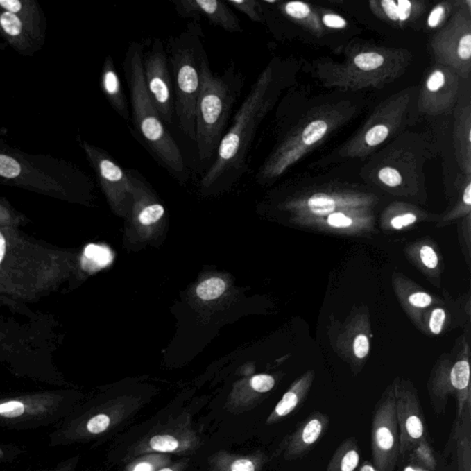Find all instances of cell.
Segmentation results:
<instances>
[{
  "label": "cell",
  "mask_w": 471,
  "mask_h": 471,
  "mask_svg": "<svg viewBox=\"0 0 471 471\" xmlns=\"http://www.w3.org/2000/svg\"><path fill=\"white\" fill-rule=\"evenodd\" d=\"M284 10H286L287 15L295 19H304L310 14L309 6L300 1L287 3L286 7H284Z\"/></svg>",
  "instance_id": "obj_27"
},
{
  "label": "cell",
  "mask_w": 471,
  "mask_h": 471,
  "mask_svg": "<svg viewBox=\"0 0 471 471\" xmlns=\"http://www.w3.org/2000/svg\"><path fill=\"white\" fill-rule=\"evenodd\" d=\"M175 11L183 19H207L211 24L221 28L225 32H243L241 22L225 1L220 0H178L173 1Z\"/></svg>",
  "instance_id": "obj_8"
},
{
  "label": "cell",
  "mask_w": 471,
  "mask_h": 471,
  "mask_svg": "<svg viewBox=\"0 0 471 471\" xmlns=\"http://www.w3.org/2000/svg\"><path fill=\"white\" fill-rule=\"evenodd\" d=\"M377 444L383 449L388 450L393 447L394 438L391 430L386 427H380L377 431Z\"/></svg>",
  "instance_id": "obj_30"
},
{
  "label": "cell",
  "mask_w": 471,
  "mask_h": 471,
  "mask_svg": "<svg viewBox=\"0 0 471 471\" xmlns=\"http://www.w3.org/2000/svg\"><path fill=\"white\" fill-rule=\"evenodd\" d=\"M143 75L146 89L165 126H171L175 117L173 83L164 44L160 38L144 48Z\"/></svg>",
  "instance_id": "obj_7"
},
{
  "label": "cell",
  "mask_w": 471,
  "mask_h": 471,
  "mask_svg": "<svg viewBox=\"0 0 471 471\" xmlns=\"http://www.w3.org/2000/svg\"><path fill=\"white\" fill-rule=\"evenodd\" d=\"M445 84V76L441 71L434 72L427 81V87L430 92H437Z\"/></svg>",
  "instance_id": "obj_39"
},
{
  "label": "cell",
  "mask_w": 471,
  "mask_h": 471,
  "mask_svg": "<svg viewBox=\"0 0 471 471\" xmlns=\"http://www.w3.org/2000/svg\"><path fill=\"white\" fill-rule=\"evenodd\" d=\"M309 207L313 213L318 216H325L334 212L336 205L332 197L324 194H317L310 197Z\"/></svg>",
  "instance_id": "obj_13"
},
{
  "label": "cell",
  "mask_w": 471,
  "mask_h": 471,
  "mask_svg": "<svg viewBox=\"0 0 471 471\" xmlns=\"http://www.w3.org/2000/svg\"><path fill=\"white\" fill-rule=\"evenodd\" d=\"M250 386L255 391L264 393L275 386V379L269 375H257L250 380Z\"/></svg>",
  "instance_id": "obj_28"
},
{
  "label": "cell",
  "mask_w": 471,
  "mask_h": 471,
  "mask_svg": "<svg viewBox=\"0 0 471 471\" xmlns=\"http://www.w3.org/2000/svg\"><path fill=\"white\" fill-rule=\"evenodd\" d=\"M405 471H416V470L411 469V468H407V469H406Z\"/></svg>",
  "instance_id": "obj_52"
},
{
  "label": "cell",
  "mask_w": 471,
  "mask_h": 471,
  "mask_svg": "<svg viewBox=\"0 0 471 471\" xmlns=\"http://www.w3.org/2000/svg\"><path fill=\"white\" fill-rule=\"evenodd\" d=\"M421 259L425 266L431 268V269L436 268L437 264H438V259H437L436 253L429 246H424L422 248Z\"/></svg>",
  "instance_id": "obj_34"
},
{
  "label": "cell",
  "mask_w": 471,
  "mask_h": 471,
  "mask_svg": "<svg viewBox=\"0 0 471 471\" xmlns=\"http://www.w3.org/2000/svg\"><path fill=\"white\" fill-rule=\"evenodd\" d=\"M458 53L459 58L467 60L471 55V35L470 33L463 36L459 43Z\"/></svg>",
  "instance_id": "obj_38"
},
{
  "label": "cell",
  "mask_w": 471,
  "mask_h": 471,
  "mask_svg": "<svg viewBox=\"0 0 471 471\" xmlns=\"http://www.w3.org/2000/svg\"><path fill=\"white\" fill-rule=\"evenodd\" d=\"M66 391L30 392L0 397V428L29 430L58 425L71 413Z\"/></svg>",
  "instance_id": "obj_6"
},
{
  "label": "cell",
  "mask_w": 471,
  "mask_h": 471,
  "mask_svg": "<svg viewBox=\"0 0 471 471\" xmlns=\"http://www.w3.org/2000/svg\"><path fill=\"white\" fill-rule=\"evenodd\" d=\"M225 283L221 278H210L200 284L196 294L203 300H214L225 292Z\"/></svg>",
  "instance_id": "obj_11"
},
{
  "label": "cell",
  "mask_w": 471,
  "mask_h": 471,
  "mask_svg": "<svg viewBox=\"0 0 471 471\" xmlns=\"http://www.w3.org/2000/svg\"><path fill=\"white\" fill-rule=\"evenodd\" d=\"M24 453L22 448L12 445H4L0 443V464H8L15 461Z\"/></svg>",
  "instance_id": "obj_26"
},
{
  "label": "cell",
  "mask_w": 471,
  "mask_h": 471,
  "mask_svg": "<svg viewBox=\"0 0 471 471\" xmlns=\"http://www.w3.org/2000/svg\"><path fill=\"white\" fill-rule=\"evenodd\" d=\"M444 14L445 8H443L442 6H439V7L434 8V10L431 11L430 16H429L428 19L429 26L431 28L436 27L437 25L440 24V22H441V19H443V16H444Z\"/></svg>",
  "instance_id": "obj_46"
},
{
  "label": "cell",
  "mask_w": 471,
  "mask_h": 471,
  "mask_svg": "<svg viewBox=\"0 0 471 471\" xmlns=\"http://www.w3.org/2000/svg\"><path fill=\"white\" fill-rule=\"evenodd\" d=\"M410 303L416 307H425L431 304V298L430 296L425 294V293H416L411 295L410 298Z\"/></svg>",
  "instance_id": "obj_42"
},
{
  "label": "cell",
  "mask_w": 471,
  "mask_h": 471,
  "mask_svg": "<svg viewBox=\"0 0 471 471\" xmlns=\"http://www.w3.org/2000/svg\"><path fill=\"white\" fill-rule=\"evenodd\" d=\"M389 130L385 126H376L366 135V142L368 146H375L382 144L388 137Z\"/></svg>",
  "instance_id": "obj_24"
},
{
  "label": "cell",
  "mask_w": 471,
  "mask_h": 471,
  "mask_svg": "<svg viewBox=\"0 0 471 471\" xmlns=\"http://www.w3.org/2000/svg\"><path fill=\"white\" fill-rule=\"evenodd\" d=\"M382 5L389 19H392V21H397L399 19L396 2L393 1V0H383Z\"/></svg>",
  "instance_id": "obj_45"
},
{
  "label": "cell",
  "mask_w": 471,
  "mask_h": 471,
  "mask_svg": "<svg viewBox=\"0 0 471 471\" xmlns=\"http://www.w3.org/2000/svg\"><path fill=\"white\" fill-rule=\"evenodd\" d=\"M323 22L326 26L334 28V29H343L346 26L345 19L335 14H327L323 17Z\"/></svg>",
  "instance_id": "obj_40"
},
{
  "label": "cell",
  "mask_w": 471,
  "mask_h": 471,
  "mask_svg": "<svg viewBox=\"0 0 471 471\" xmlns=\"http://www.w3.org/2000/svg\"><path fill=\"white\" fill-rule=\"evenodd\" d=\"M270 81L269 73H264L234 115L232 123L217 148L216 159L203 177L204 188L225 189L246 171L253 137L269 101Z\"/></svg>",
  "instance_id": "obj_3"
},
{
  "label": "cell",
  "mask_w": 471,
  "mask_h": 471,
  "mask_svg": "<svg viewBox=\"0 0 471 471\" xmlns=\"http://www.w3.org/2000/svg\"><path fill=\"white\" fill-rule=\"evenodd\" d=\"M230 8H235L239 12L249 17L253 22H261L259 6L255 0H227L225 1Z\"/></svg>",
  "instance_id": "obj_14"
},
{
  "label": "cell",
  "mask_w": 471,
  "mask_h": 471,
  "mask_svg": "<svg viewBox=\"0 0 471 471\" xmlns=\"http://www.w3.org/2000/svg\"><path fill=\"white\" fill-rule=\"evenodd\" d=\"M21 343L18 336L11 332L10 328L0 320V351L16 352L17 350H22L19 348Z\"/></svg>",
  "instance_id": "obj_18"
},
{
  "label": "cell",
  "mask_w": 471,
  "mask_h": 471,
  "mask_svg": "<svg viewBox=\"0 0 471 471\" xmlns=\"http://www.w3.org/2000/svg\"><path fill=\"white\" fill-rule=\"evenodd\" d=\"M384 63V58L377 53H363L355 56V66L363 70V71H371L379 69Z\"/></svg>",
  "instance_id": "obj_17"
},
{
  "label": "cell",
  "mask_w": 471,
  "mask_h": 471,
  "mask_svg": "<svg viewBox=\"0 0 471 471\" xmlns=\"http://www.w3.org/2000/svg\"><path fill=\"white\" fill-rule=\"evenodd\" d=\"M328 126L323 120L314 121L304 129L302 140L307 146L313 145L325 135Z\"/></svg>",
  "instance_id": "obj_15"
},
{
  "label": "cell",
  "mask_w": 471,
  "mask_h": 471,
  "mask_svg": "<svg viewBox=\"0 0 471 471\" xmlns=\"http://www.w3.org/2000/svg\"><path fill=\"white\" fill-rule=\"evenodd\" d=\"M76 466H77V459H69V461L61 462V463H59L58 466L53 468V469L44 471H73Z\"/></svg>",
  "instance_id": "obj_48"
},
{
  "label": "cell",
  "mask_w": 471,
  "mask_h": 471,
  "mask_svg": "<svg viewBox=\"0 0 471 471\" xmlns=\"http://www.w3.org/2000/svg\"><path fill=\"white\" fill-rule=\"evenodd\" d=\"M397 16L400 21L404 22L410 17L411 3L408 0H399L397 4Z\"/></svg>",
  "instance_id": "obj_44"
},
{
  "label": "cell",
  "mask_w": 471,
  "mask_h": 471,
  "mask_svg": "<svg viewBox=\"0 0 471 471\" xmlns=\"http://www.w3.org/2000/svg\"><path fill=\"white\" fill-rule=\"evenodd\" d=\"M354 351L358 358H363L369 352V341L365 335H358L354 340Z\"/></svg>",
  "instance_id": "obj_33"
},
{
  "label": "cell",
  "mask_w": 471,
  "mask_h": 471,
  "mask_svg": "<svg viewBox=\"0 0 471 471\" xmlns=\"http://www.w3.org/2000/svg\"><path fill=\"white\" fill-rule=\"evenodd\" d=\"M445 313L441 309L434 310L430 320V329L434 334H439L444 324Z\"/></svg>",
  "instance_id": "obj_32"
},
{
  "label": "cell",
  "mask_w": 471,
  "mask_h": 471,
  "mask_svg": "<svg viewBox=\"0 0 471 471\" xmlns=\"http://www.w3.org/2000/svg\"><path fill=\"white\" fill-rule=\"evenodd\" d=\"M93 160L101 182L112 196L123 197L132 191L128 170L121 167L108 154L93 151Z\"/></svg>",
  "instance_id": "obj_9"
},
{
  "label": "cell",
  "mask_w": 471,
  "mask_h": 471,
  "mask_svg": "<svg viewBox=\"0 0 471 471\" xmlns=\"http://www.w3.org/2000/svg\"><path fill=\"white\" fill-rule=\"evenodd\" d=\"M146 458L139 462H137L135 466H132L130 471H155L156 468L159 466V458Z\"/></svg>",
  "instance_id": "obj_36"
},
{
  "label": "cell",
  "mask_w": 471,
  "mask_h": 471,
  "mask_svg": "<svg viewBox=\"0 0 471 471\" xmlns=\"http://www.w3.org/2000/svg\"><path fill=\"white\" fill-rule=\"evenodd\" d=\"M86 256L87 258L93 259L96 269L105 267L111 264L112 261V252H110L109 249L104 247L95 246V245H92V246L87 248Z\"/></svg>",
  "instance_id": "obj_20"
},
{
  "label": "cell",
  "mask_w": 471,
  "mask_h": 471,
  "mask_svg": "<svg viewBox=\"0 0 471 471\" xmlns=\"http://www.w3.org/2000/svg\"><path fill=\"white\" fill-rule=\"evenodd\" d=\"M180 441L171 434H157L149 440L151 450L160 453L175 452L180 448Z\"/></svg>",
  "instance_id": "obj_12"
},
{
  "label": "cell",
  "mask_w": 471,
  "mask_h": 471,
  "mask_svg": "<svg viewBox=\"0 0 471 471\" xmlns=\"http://www.w3.org/2000/svg\"><path fill=\"white\" fill-rule=\"evenodd\" d=\"M358 462H359V455H358L357 451H349L343 456L341 469H342V471H352L357 467Z\"/></svg>",
  "instance_id": "obj_35"
},
{
  "label": "cell",
  "mask_w": 471,
  "mask_h": 471,
  "mask_svg": "<svg viewBox=\"0 0 471 471\" xmlns=\"http://www.w3.org/2000/svg\"><path fill=\"white\" fill-rule=\"evenodd\" d=\"M144 48L142 44L132 42L123 63L131 101L132 132L164 170L182 180L188 173L182 152L166 128L144 80Z\"/></svg>",
  "instance_id": "obj_2"
},
{
  "label": "cell",
  "mask_w": 471,
  "mask_h": 471,
  "mask_svg": "<svg viewBox=\"0 0 471 471\" xmlns=\"http://www.w3.org/2000/svg\"><path fill=\"white\" fill-rule=\"evenodd\" d=\"M243 85V74L235 64L231 63L222 73L213 72L209 61L205 64L196 109L194 138L201 162L216 157Z\"/></svg>",
  "instance_id": "obj_5"
},
{
  "label": "cell",
  "mask_w": 471,
  "mask_h": 471,
  "mask_svg": "<svg viewBox=\"0 0 471 471\" xmlns=\"http://www.w3.org/2000/svg\"><path fill=\"white\" fill-rule=\"evenodd\" d=\"M328 223L332 227L343 228L350 227L352 221L350 217L344 216L342 213H334L329 214Z\"/></svg>",
  "instance_id": "obj_37"
},
{
  "label": "cell",
  "mask_w": 471,
  "mask_h": 471,
  "mask_svg": "<svg viewBox=\"0 0 471 471\" xmlns=\"http://www.w3.org/2000/svg\"><path fill=\"white\" fill-rule=\"evenodd\" d=\"M165 213L164 207L159 203H151L140 211L138 219L141 224L149 225L159 221Z\"/></svg>",
  "instance_id": "obj_19"
},
{
  "label": "cell",
  "mask_w": 471,
  "mask_h": 471,
  "mask_svg": "<svg viewBox=\"0 0 471 471\" xmlns=\"http://www.w3.org/2000/svg\"><path fill=\"white\" fill-rule=\"evenodd\" d=\"M361 471H375V470L373 467L370 466V465H366V466L362 468Z\"/></svg>",
  "instance_id": "obj_50"
},
{
  "label": "cell",
  "mask_w": 471,
  "mask_h": 471,
  "mask_svg": "<svg viewBox=\"0 0 471 471\" xmlns=\"http://www.w3.org/2000/svg\"><path fill=\"white\" fill-rule=\"evenodd\" d=\"M0 6L6 8L8 12L15 14L21 10L22 3L19 0H0Z\"/></svg>",
  "instance_id": "obj_47"
},
{
  "label": "cell",
  "mask_w": 471,
  "mask_h": 471,
  "mask_svg": "<svg viewBox=\"0 0 471 471\" xmlns=\"http://www.w3.org/2000/svg\"><path fill=\"white\" fill-rule=\"evenodd\" d=\"M205 35L199 22H189L180 35L168 39V55L175 96V118L180 131L194 142L196 109L208 60Z\"/></svg>",
  "instance_id": "obj_4"
},
{
  "label": "cell",
  "mask_w": 471,
  "mask_h": 471,
  "mask_svg": "<svg viewBox=\"0 0 471 471\" xmlns=\"http://www.w3.org/2000/svg\"><path fill=\"white\" fill-rule=\"evenodd\" d=\"M230 471H255V465L250 459H237L231 464Z\"/></svg>",
  "instance_id": "obj_43"
},
{
  "label": "cell",
  "mask_w": 471,
  "mask_h": 471,
  "mask_svg": "<svg viewBox=\"0 0 471 471\" xmlns=\"http://www.w3.org/2000/svg\"><path fill=\"white\" fill-rule=\"evenodd\" d=\"M103 89L108 98L110 103L117 114L125 121L130 120V110L128 99L119 75L115 69L114 59L111 56L106 58L103 72Z\"/></svg>",
  "instance_id": "obj_10"
},
{
  "label": "cell",
  "mask_w": 471,
  "mask_h": 471,
  "mask_svg": "<svg viewBox=\"0 0 471 471\" xmlns=\"http://www.w3.org/2000/svg\"><path fill=\"white\" fill-rule=\"evenodd\" d=\"M21 165L12 157L0 155V176L12 179L21 174Z\"/></svg>",
  "instance_id": "obj_21"
},
{
  "label": "cell",
  "mask_w": 471,
  "mask_h": 471,
  "mask_svg": "<svg viewBox=\"0 0 471 471\" xmlns=\"http://www.w3.org/2000/svg\"><path fill=\"white\" fill-rule=\"evenodd\" d=\"M470 382V365L466 361H461L454 366L451 371V383L456 389H465Z\"/></svg>",
  "instance_id": "obj_16"
},
{
  "label": "cell",
  "mask_w": 471,
  "mask_h": 471,
  "mask_svg": "<svg viewBox=\"0 0 471 471\" xmlns=\"http://www.w3.org/2000/svg\"><path fill=\"white\" fill-rule=\"evenodd\" d=\"M0 24L5 32L11 36H17L21 33L22 22L14 13L5 12L0 18Z\"/></svg>",
  "instance_id": "obj_22"
},
{
  "label": "cell",
  "mask_w": 471,
  "mask_h": 471,
  "mask_svg": "<svg viewBox=\"0 0 471 471\" xmlns=\"http://www.w3.org/2000/svg\"><path fill=\"white\" fill-rule=\"evenodd\" d=\"M321 431H323V425H321L320 422L317 419L312 420L304 429L303 441L306 444H313L320 437Z\"/></svg>",
  "instance_id": "obj_25"
},
{
  "label": "cell",
  "mask_w": 471,
  "mask_h": 471,
  "mask_svg": "<svg viewBox=\"0 0 471 471\" xmlns=\"http://www.w3.org/2000/svg\"><path fill=\"white\" fill-rule=\"evenodd\" d=\"M406 427H407L409 434L414 439L420 438L424 434V427H422L421 420L416 416L409 417Z\"/></svg>",
  "instance_id": "obj_31"
},
{
  "label": "cell",
  "mask_w": 471,
  "mask_h": 471,
  "mask_svg": "<svg viewBox=\"0 0 471 471\" xmlns=\"http://www.w3.org/2000/svg\"><path fill=\"white\" fill-rule=\"evenodd\" d=\"M379 177L383 183L391 187H396L402 182V175L393 168H383L379 172Z\"/></svg>",
  "instance_id": "obj_29"
},
{
  "label": "cell",
  "mask_w": 471,
  "mask_h": 471,
  "mask_svg": "<svg viewBox=\"0 0 471 471\" xmlns=\"http://www.w3.org/2000/svg\"><path fill=\"white\" fill-rule=\"evenodd\" d=\"M157 471H176L174 469H172V468H163V469L157 470Z\"/></svg>",
  "instance_id": "obj_51"
},
{
  "label": "cell",
  "mask_w": 471,
  "mask_h": 471,
  "mask_svg": "<svg viewBox=\"0 0 471 471\" xmlns=\"http://www.w3.org/2000/svg\"><path fill=\"white\" fill-rule=\"evenodd\" d=\"M463 200L465 204L471 205V185L467 186L466 190L464 191Z\"/></svg>",
  "instance_id": "obj_49"
},
{
  "label": "cell",
  "mask_w": 471,
  "mask_h": 471,
  "mask_svg": "<svg viewBox=\"0 0 471 471\" xmlns=\"http://www.w3.org/2000/svg\"><path fill=\"white\" fill-rule=\"evenodd\" d=\"M416 221V216L413 214H406L403 216H396L392 219L391 225L392 227L396 228V230H400L403 227H407V225L413 224V223Z\"/></svg>",
  "instance_id": "obj_41"
},
{
  "label": "cell",
  "mask_w": 471,
  "mask_h": 471,
  "mask_svg": "<svg viewBox=\"0 0 471 471\" xmlns=\"http://www.w3.org/2000/svg\"><path fill=\"white\" fill-rule=\"evenodd\" d=\"M298 396L294 392L289 391L284 395L283 399L279 402L275 408V413L278 416H286L291 413L298 404Z\"/></svg>",
  "instance_id": "obj_23"
},
{
  "label": "cell",
  "mask_w": 471,
  "mask_h": 471,
  "mask_svg": "<svg viewBox=\"0 0 471 471\" xmlns=\"http://www.w3.org/2000/svg\"><path fill=\"white\" fill-rule=\"evenodd\" d=\"M63 250L44 246L15 228L0 227V295L35 301L55 291L67 272Z\"/></svg>",
  "instance_id": "obj_1"
}]
</instances>
